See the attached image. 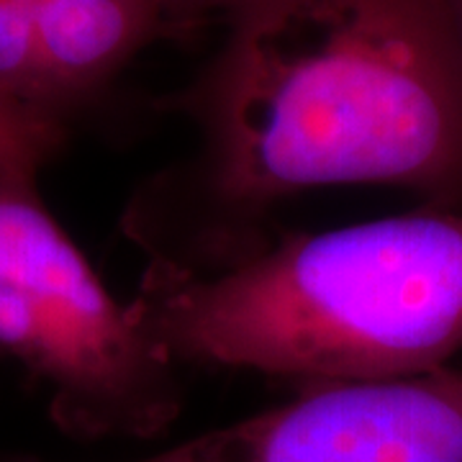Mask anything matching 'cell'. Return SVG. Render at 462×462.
<instances>
[{"label":"cell","mask_w":462,"mask_h":462,"mask_svg":"<svg viewBox=\"0 0 462 462\" xmlns=\"http://www.w3.org/2000/svg\"><path fill=\"white\" fill-rule=\"evenodd\" d=\"M236 0H157L162 16L167 23L178 21H193V18L206 16V14H221L226 16L229 8Z\"/></svg>","instance_id":"8"},{"label":"cell","mask_w":462,"mask_h":462,"mask_svg":"<svg viewBox=\"0 0 462 462\" xmlns=\"http://www.w3.org/2000/svg\"><path fill=\"white\" fill-rule=\"evenodd\" d=\"M39 44L47 106L65 116L96 98L162 32L157 0H21Z\"/></svg>","instance_id":"5"},{"label":"cell","mask_w":462,"mask_h":462,"mask_svg":"<svg viewBox=\"0 0 462 462\" xmlns=\"http://www.w3.org/2000/svg\"><path fill=\"white\" fill-rule=\"evenodd\" d=\"M180 108L196 149L121 226L149 263L211 273L270 245L285 203L337 188L462 208V72L434 0H236Z\"/></svg>","instance_id":"1"},{"label":"cell","mask_w":462,"mask_h":462,"mask_svg":"<svg viewBox=\"0 0 462 462\" xmlns=\"http://www.w3.org/2000/svg\"><path fill=\"white\" fill-rule=\"evenodd\" d=\"M36 178L0 175V360L47 391L67 437H154L182 409L180 367L111 296Z\"/></svg>","instance_id":"3"},{"label":"cell","mask_w":462,"mask_h":462,"mask_svg":"<svg viewBox=\"0 0 462 462\" xmlns=\"http://www.w3.org/2000/svg\"><path fill=\"white\" fill-rule=\"evenodd\" d=\"M434 3L445 26L449 50L455 54V62L462 72V0H434Z\"/></svg>","instance_id":"9"},{"label":"cell","mask_w":462,"mask_h":462,"mask_svg":"<svg viewBox=\"0 0 462 462\" xmlns=\"http://www.w3.org/2000/svg\"><path fill=\"white\" fill-rule=\"evenodd\" d=\"M134 462H462V370L303 388L281 406Z\"/></svg>","instance_id":"4"},{"label":"cell","mask_w":462,"mask_h":462,"mask_svg":"<svg viewBox=\"0 0 462 462\" xmlns=\"http://www.w3.org/2000/svg\"><path fill=\"white\" fill-rule=\"evenodd\" d=\"M129 303L180 370L303 388L427 375L462 352V208L285 234L211 273L147 263Z\"/></svg>","instance_id":"2"},{"label":"cell","mask_w":462,"mask_h":462,"mask_svg":"<svg viewBox=\"0 0 462 462\" xmlns=\"http://www.w3.org/2000/svg\"><path fill=\"white\" fill-rule=\"evenodd\" d=\"M65 144L62 118L0 90V175H39Z\"/></svg>","instance_id":"6"},{"label":"cell","mask_w":462,"mask_h":462,"mask_svg":"<svg viewBox=\"0 0 462 462\" xmlns=\"http://www.w3.org/2000/svg\"><path fill=\"white\" fill-rule=\"evenodd\" d=\"M0 90L51 114L32 16L21 0H0Z\"/></svg>","instance_id":"7"}]
</instances>
